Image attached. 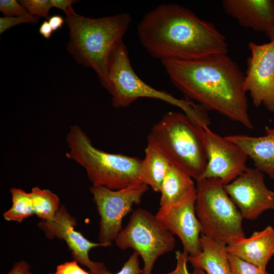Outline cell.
Listing matches in <instances>:
<instances>
[{
  "instance_id": "1",
  "label": "cell",
  "mask_w": 274,
  "mask_h": 274,
  "mask_svg": "<svg viewBox=\"0 0 274 274\" xmlns=\"http://www.w3.org/2000/svg\"><path fill=\"white\" fill-rule=\"evenodd\" d=\"M161 62L172 84L185 98L248 129L253 128L244 88L245 74L227 53Z\"/></svg>"
},
{
  "instance_id": "2",
  "label": "cell",
  "mask_w": 274,
  "mask_h": 274,
  "mask_svg": "<svg viewBox=\"0 0 274 274\" xmlns=\"http://www.w3.org/2000/svg\"><path fill=\"white\" fill-rule=\"evenodd\" d=\"M137 33L148 53L161 61L228 53L226 39L213 23L175 4H162L146 13Z\"/></svg>"
},
{
  "instance_id": "3",
  "label": "cell",
  "mask_w": 274,
  "mask_h": 274,
  "mask_svg": "<svg viewBox=\"0 0 274 274\" xmlns=\"http://www.w3.org/2000/svg\"><path fill=\"white\" fill-rule=\"evenodd\" d=\"M64 20L69 30L68 52L78 64L92 68L107 90L110 58L123 41L132 20L130 14L89 18L78 14L72 8L65 13Z\"/></svg>"
},
{
  "instance_id": "4",
  "label": "cell",
  "mask_w": 274,
  "mask_h": 274,
  "mask_svg": "<svg viewBox=\"0 0 274 274\" xmlns=\"http://www.w3.org/2000/svg\"><path fill=\"white\" fill-rule=\"evenodd\" d=\"M147 143L156 147L171 164L184 171L196 181L201 179L207 164L203 128L184 113H166L153 126Z\"/></svg>"
},
{
  "instance_id": "5",
  "label": "cell",
  "mask_w": 274,
  "mask_h": 274,
  "mask_svg": "<svg viewBox=\"0 0 274 274\" xmlns=\"http://www.w3.org/2000/svg\"><path fill=\"white\" fill-rule=\"evenodd\" d=\"M66 141L68 148L66 157L85 169L92 185L118 190L143 183L140 178L142 160L139 158L110 153L95 148L78 125L71 126Z\"/></svg>"
},
{
  "instance_id": "6",
  "label": "cell",
  "mask_w": 274,
  "mask_h": 274,
  "mask_svg": "<svg viewBox=\"0 0 274 274\" xmlns=\"http://www.w3.org/2000/svg\"><path fill=\"white\" fill-rule=\"evenodd\" d=\"M109 87L112 105L116 108H127L140 98L162 100L181 109L194 123L203 128L210 122L207 110L186 98L179 99L164 91L158 90L144 82L133 70L123 42L113 51L108 66Z\"/></svg>"
},
{
  "instance_id": "7",
  "label": "cell",
  "mask_w": 274,
  "mask_h": 274,
  "mask_svg": "<svg viewBox=\"0 0 274 274\" xmlns=\"http://www.w3.org/2000/svg\"><path fill=\"white\" fill-rule=\"evenodd\" d=\"M195 211L201 234L227 246L245 237L238 209L218 179L196 181Z\"/></svg>"
},
{
  "instance_id": "8",
  "label": "cell",
  "mask_w": 274,
  "mask_h": 274,
  "mask_svg": "<svg viewBox=\"0 0 274 274\" xmlns=\"http://www.w3.org/2000/svg\"><path fill=\"white\" fill-rule=\"evenodd\" d=\"M114 241L120 249H133L142 257L143 274H152L158 258L172 251L176 245L173 234L155 215L142 208L132 212L127 224Z\"/></svg>"
},
{
  "instance_id": "9",
  "label": "cell",
  "mask_w": 274,
  "mask_h": 274,
  "mask_svg": "<svg viewBox=\"0 0 274 274\" xmlns=\"http://www.w3.org/2000/svg\"><path fill=\"white\" fill-rule=\"evenodd\" d=\"M148 186L140 183L118 190L92 185L93 195L100 216L99 243L111 245L122 229L123 219L131 211L132 207L141 201Z\"/></svg>"
},
{
  "instance_id": "10",
  "label": "cell",
  "mask_w": 274,
  "mask_h": 274,
  "mask_svg": "<svg viewBox=\"0 0 274 274\" xmlns=\"http://www.w3.org/2000/svg\"><path fill=\"white\" fill-rule=\"evenodd\" d=\"M248 58L244 88L249 92L253 105H263L274 113V41L258 44H248Z\"/></svg>"
},
{
  "instance_id": "11",
  "label": "cell",
  "mask_w": 274,
  "mask_h": 274,
  "mask_svg": "<svg viewBox=\"0 0 274 274\" xmlns=\"http://www.w3.org/2000/svg\"><path fill=\"white\" fill-rule=\"evenodd\" d=\"M203 144L207 158L202 179H218L224 185L235 179L247 168L246 153L237 145L203 128Z\"/></svg>"
},
{
  "instance_id": "12",
  "label": "cell",
  "mask_w": 274,
  "mask_h": 274,
  "mask_svg": "<svg viewBox=\"0 0 274 274\" xmlns=\"http://www.w3.org/2000/svg\"><path fill=\"white\" fill-rule=\"evenodd\" d=\"M224 187L243 219H256L263 212L274 210V191L267 188L264 174L248 168Z\"/></svg>"
},
{
  "instance_id": "13",
  "label": "cell",
  "mask_w": 274,
  "mask_h": 274,
  "mask_svg": "<svg viewBox=\"0 0 274 274\" xmlns=\"http://www.w3.org/2000/svg\"><path fill=\"white\" fill-rule=\"evenodd\" d=\"M76 219L67 211L64 206H60L55 217L50 221H42L39 228L49 239L55 237L63 240L71 252L74 260L87 267L92 274H102L107 270L104 263L92 261L89 252L98 247H109L107 245L90 242L74 227Z\"/></svg>"
},
{
  "instance_id": "14",
  "label": "cell",
  "mask_w": 274,
  "mask_h": 274,
  "mask_svg": "<svg viewBox=\"0 0 274 274\" xmlns=\"http://www.w3.org/2000/svg\"><path fill=\"white\" fill-rule=\"evenodd\" d=\"M196 189L173 205L160 207L155 216L181 240L183 251L195 255L201 250V226L195 211Z\"/></svg>"
},
{
  "instance_id": "15",
  "label": "cell",
  "mask_w": 274,
  "mask_h": 274,
  "mask_svg": "<svg viewBox=\"0 0 274 274\" xmlns=\"http://www.w3.org/2000/svg\"><path fill=\"white\" fill-rule=\"evenodd\" d=\"M225 12L242 26L266 33L274 22V0H223Z\"/></svg>"
},
{
  "instance_id": "16",
  "label": "cell",
  "mask_w": 274,
  "mask_h": 274,
  "mask_svg": "<svg viewBox=\"0 0 274 274\" xmlns=\"http://www.w3.org/2000/svg\"><path fill=\"white\" fill-rule=\"evenodd\" d=\"M226 250L227 253L266 270L274 255V228L268 226L261 231H254L249 237L227 245Z\"/></svg>"
},
{
  "instance_id": "17",
  "label": "cell",
  "mask_w": 274,
  "mask_h": 274,
  "mask_svg": "<svg viewBox=\"0 0 274 274\" xmlns=\"http://www.w3.org/2000/svg\"><path fill=\"white\" fill-rule=\"evenodd\" d=\"M262 136L247 135L225 136L246 153L253 162L255 168L274 179V128L266 127Z\"/></svg>"
},
{
  "instance_id": "18",
  "label": "cell",
  "mask_w": 274,
  "mask_h": 274,
  "mask_svg": "<svg viewBox=\"0 0 274 274\" xmlns=\"http://www.w3.org/2000/svg\"><path fill=\"white\" fill-rule=\"evenodd\" d=\"M201 251L188 255V262L206 274H232L226 246L201 234Z\"/></svg>"
},
{
  "instance_id": "19",
  "label": "cell",
  "mask_w": 274,
  "mask_h": 274,
  "mask_svg": "<svg viewBox=\"0 0 274 274\" xmlns=\"http://www.w3.org/2000/svg\"><path fill=\"white\" fill-rule=\"evenodd\" d=\"M195 189L193 179L178 167L171 164L161 183L160 206L177 203Z\"/></svg>"
},
{
  "instance_id": "20",
  "label": "cell",
  "mask_w": 274,
  "mask_h": 274,
  "mask_svg": "<svg viewBox=\"0 0 274 274\" xmlns=\"http://www.w3.org/2000/svg\"><path fill=\"white\" fill-rule=\"evenodd\" d=\"M145 156L140 167L141 182L151 187L155 192H160L163 178L171 165L165 156L156 147L147 143Z\"/></svg>"
},
{
  "instance_id": "21",
  "label": "cell",
  "mask_w": 274,
  "mask_h": 274,
  "mask_svg": "<svg viewBox=\"0 0 274 274\" xmlns=\"http://www.w3.org/2000/svg\"><path fill=\"white\" fill-rule=\"evenodd\" d=\"M34 214L43 221H50L56 215L60 206L58 196L48 189L38 187L31 189Z\"/></svg>"
},
{
  "instance_id": "22",
  "label": "cell",
  "mask_w": 274,
  "mask_h": 274,
  "mask_svg": "<svg viewBox=\"0 0 274 274\" xmlns=\"http://www.w3.org/2000/svg\"><path fill=\"white\" fill-rule=\"evenodd\" d=\"M10 192L12 206L3 214L6 220L20 223L34 214L30 192L14 187L10 189Z\"/></svg>"
},
{
  "instance_id": "23",
  "label": "cell",
  "mask_w": 274,
  "mask_h": 274,
  "mask_svg": "<svg viewBox=\"0 0 274 274\" xmlns=\"http://www.w3.org/2000/svg\"><path fill=\"white\" fill-rule=\"evenodd\" d=\"M232 274H269L257 266L227 253Z\"/></svg>"
},
{
  "instance_id": "24",
  "label": "cell",
  "mask_w": 274,
  "mask_h": 274,
  "mask_svg": "<svg viewBox=\"0 0 274 274\" xmlns=\"http://www.w3.org/2000/svg\"><path fill=\"white\" fill-rule=\"evenodd\" d=\"M19 2L29 14L38 17L49 18L50 10L53 7L51 0H21Z\"/></svg>"
},
{
  "instance_id": "25",
  "label": "cell",
  "mask_w": 274,
  "mask_h": 274,
  "mask_svg": "<svg viewBox=\"0 0 274 274\" xmlns=\"http://www.w3.org/2000/svg\"><path fill=\"white\" fill-rule=\"evenodd\" d=\"M39 20V17L29 14L17 17H0V34L16 25L22 23L37 24Z\"/></svg>"
},
{
  "instance_id": "26",
  "label": "cell",
  "mask_w": 274,
  "mask_h": 274,
  "mask_svg": "<svg viewBox=\"0 0 274 274\" xmlns=\"http://www.w3.org/2000/svg\"><path fill=\"white\" fill-rule=\"evenodd\" d=\"M0 11L4 17H17L29 14L20 2L16 0H1Z\"/></svg>"
},
{
  "instance_id": "27",
  "label": "cell",
  "mask_w": 274,
  "mask_h": 274,
  "mask_svg": "<svg viewBox=\"0 0 274 274\" xmlns=\"http://www.w3.org/2000/svg\"><path fill=\"white\" fill-rule=\"evenodd\" d=\"M139 257L138 253L133 252L118 272L113 273L107 269L102 274H143V270L140 267Z\"/></svg>"
},
{
  "instance_id": "28",
  "label": "cell",
  "mask_w": 274,
  "mask_h": 274,
  "mask_svg": "<svg viewBox=\"0 0 274 274\" xmlns=\"http://www.w3.org/2000/svg\"><path fill=\"white\" fill-rule=\"evenodd\" d=\"M54 274H92L82 268L74 260L58 265Z\"/></svg>"
},
{
  "instance_id": "29",
  "label": "cell",
  "mask_w": 274,
  "mask_h": 274,
  "mask_svg": "<svg viewBox=\"0 0 274 274\" xmlns=\"http://www.w3.org/2000/svg\"><path fill=\"white\" fill-rule=\"evenodd\" d=\"M177 261L175 268L170 272L164 274H190L187 269L188 254L184 251H176L175 252Z\"/></svg>"
},
{
  "instance_id": "30",
  "label": "cell",
  "mask_w": 274,
  "mask_h": 274,
  "mask_svg": "<svg viewBox=\"0 0 274 274\" xmlns=\"http://www.w3.org/2000/svg\"><path fill=\"white\" fill-rule=\"evenodd\" d=\"M30 269V266L27 262L21 260L15 263L7 274H28Z\"/></svg>"
},
{
  "instance_id": "31",
  "label": "cell",
  "mask_w": 274,
  "mask_h": 274,
  "mask_svg": "<svg viewBox=\"0 0 274 274\" xmlns=\"http://www.w3.org/2000/svg\"><path fill=\"white\" fill-rule=\"evenodd\" d=\"M53 7L59 9L65 13L72 8V5L79 1L76 0H51Z\"/></svg>"
},
{
  "instance_id": "32",
  "label": "cell",
  "mask_w": 274,
  "mask_h": 274,
  "mask_svg": "<svg viewBox=\"0 0 274 274\" xmlns=\"http://www.w3.org/2000/svg\"><path fill=\"white\" fill-rule=\"evenodd\" d=\"M48 21L53 31H56L61 28L65 22L64 19L59 15H55L50 17Z\"/></svg>"
},
{
  "instance_id": "33",
  "label": "cell",
  "mask_w": 274,
  "mask_h": 274,
  "mask_svg": "<svg viewBox=\"0 0 274 274\" xmlns=\"http://www.w3.org/2000/svg\"><path fill=\"white\" fill-rule=\"evenodd\" d=\"M53 30L48 21H44L39 28L40 33L46 39L50 38Z\"/></svg>"
},
{
  "instance_id": "34",
  "label": "cell",
  "mask_w": 274,
  "mask_h": 274,
  "mask_svg": "<svg viewBox=\"0 0 274 274\" xmlns=\"http://www.w3.org/2000/svg\"><path fill=\"white\" fill-rule=\"evenodd\" d=\"M265 35L270 41H274V22L270 29Z\"/></svg>"
},
{
  "instance_id": "35",
  "label": "cell",
  "mask_w": 274,
  "mask_h": 274,
  "mask_svg": "<svg viewBox=\"0 0 274 274\" xmlns=\"http://www.w3.org/2000/svg\"><path fill=\"white\" fill-rule=\"evenodd\" d=\"M191 274H206L204 271L198 268H194Z\"/></svg>"
},
{
  "instance_id": "36",
  "label": "cell",
  "mask_w": 274,
  "mask_h": 274,
  "mask_svg": "<svg viewBox=\"0 0 274 274\" xmlns=\"http://www.w3.org/2000/svg\"><path fill=\"white\" fill-rule=\"evenodd\" d=\"M28 274H33L32 272H31L30 271L28 272ZM48 274H54V273H49Z\"/></svg>"
}]
</instances>
